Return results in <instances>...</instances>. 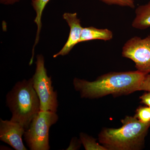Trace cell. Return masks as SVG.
<instances>
[{
  "label": "cell",
  "mask_w": 150,
  "mask_h": 150,
  "mask_svg": "<svg viewBox=\"0 0 150 150\" xmlns=\"http://www.w3.org/2000/svg\"><path fill=\"white\" fill-rule=\"evenodd\" d=\"M136 16L132 26L136 29L145 30L150 27V1L145 4L139 6L135 10Z\"/></svg>",
  "instance_id": "cell-10"
},
{
  "label": "cell",
  "mask_w": 150,
  "mask_h": 150,
  "mask_svg": "<svg viewBox=\"0 0 150 150\" xmlns=\"http://www.w3.org/2000/svg\"><path fill=\"white\" fill-rule=\"evenodd\" d=\"M63 17L69 26V35L67 42L62 50L53 56L54 58L59 56H64L69 54L73 48L78 43H80L83 29L81 25L80 20L78 18L76 13H66L64 14Z\"/></svg>",
  "instance_id": "cell-8"
},
{
  "label": "cell",
  "mask_w": 150,
  "mask_h": 150,
  "mask_svg": "<svg viewBox=\"0 0 150 150\" xmlns=\"http://www.w3.org/2000/svg\"><path fill=\"white\" fill-rule=\"evenodd\" d=\"M141 103L150 108V92L145 93L140 97Z\"/></svg>",
  "instance_id": "cell-17"
},
{
  "label": "cell",
  "mask_w": 150,
  "mask_h": 150,
  "mask_svg": "<svg viewBox=\"0 0 150 150\" xmlns=\"http://www.w3.org/2000/svg\"><path fill=\"white\" fill-rule=\"evenodd\" d=\"M80 139L86 150H108L96 142V139L83 133L80 134Z\"/></svg>",
  "instance_id": "cell-12"
},
{
  "label": "cell",
  "mask_w": 150,
  "mask_h": 150,
  "mask_svg": "<svg viewBox=\"0 0 150 150\" xmlns=\"http://www.w3.org/2000/svg\"><path fill=\"white\" fill-rule=\"evenodd\" d=\"M113 38L112 31L107 28L99 29L93 26L83 28L80 43L94 40H110Z\"/></svg>",
  "instance_id": "cell-9"
},
{
  "label": "cell",
  "mask_w": 150,
  "mask_h": 150,
  "mask_svg": "<svg viewBox=\"0 0 150 150\" xmlns=\"http://www.w3.org/2000/svg\"><path fill=\"white\" fill-rule=\"evenodd\" d=\"M135 118L144 123L150 122V108L148 106H141L136 110Z\"/></svg>",
  "instance_id": "cell-13"
},
{
  "label": "cell",
  "mask_w": 150,
  "mask_h": 150,
  "mask_svg": "<svg viewBox=\"0 0 150 150\" xmlns=\"http://www.w3.org/2000/svg\"><path fill=\"white\" fill-rule=\"evenodd\" d=\"M35 73L32 79L33 88L39 97L40 111L56 112L59 107L58 93L54 90L51 76L47 75L43 55H37Z\"/></svg>",
  "instance_id": "cell-5"
},
{
  "label": "cell",
  "mask_w": 150,
  "mask_h": 150,
  "mask_svg": "<svg viewBox=\"0 0 150 150\" xmlns=\"http://www.w3.org/2000/svg\"><path fill=\"white\" fill-rule=\"evenodd\" d=\"M139 91L150 92V74L145 76L144 79L140 86Z\"/></svg>",
  "instance_id": "cell-15"
},
{
  "label": "cell",
  "mask_w": 150,
  "mask_h": 150,
  "mask_svg": "<svg viewBox=\"0 0 150 150\" xmlns=\"http://www.w3.org/2000/svg\"><path fill=\"white\" fill-rule=\"evenodd\" d=\"M25 130L21 125L11 120L0 119V140L16 150H27L23 142Z\"/></svg>",
  "instance_id": "cell-7"
},
{
  "label": "cell",
  "mask_w": 150,
  "mask_h": 150,
  "mask_svg": "<svg viewBox=\"0 0 150 150\" xmlns=\"http://www.w3.org/2000/svg\"><path fill=\"white\" fill-rule=\"evenodd\" d=\"M82 143L80 139L79 140L76 137H74L71 140L69 146L66 149L67 150H75L79 149Z\"/></svg>",
  "instance_id": "cell-16"
},
{
  "label": "cell",
  "mask_w": 150,
  "mask_h": 150,
  "mask_svg": "<svg viewBox=\"0 0 150 150\" xmlns=\"http://www.w3.org/2000/svg\"><path fill=\"white\" fill-rule=\"evenodd\" d=\"M146 75L137 70L111 72L98 77L93 81L75 78L73 85L82 98L95 99L108 95H127L139 91Z\"/></svg>",
  "instance_id": "cell-1"
},
{
  "label": "cell",
  "mask_w": 150,
  "mask_h": 150,
  "mask_svg": "<svg viewBox=\"0 0 150 150\" xmlns=\"http://www.w3.org/2000/svg\"><path fill=\"white\" fill-rule=\"evenodd\" d=\"M50 1V0H32L31 1V5L35 10L36 14L34 20V22L36 23L37 25V31L35 41V44H38L39 42L40 33L42 26L41 18L43 11L46 5Z\"/></svg>",
  "instance_id": "cell-11"
},
{
  "label": "cell",
  "mask_w": 150,
  "mask_h": 150,
  "mask_svg": "<svg viewBox=\"0 0 150 150\" xmlns=\"http://www.w3.org/2000/svg\"><path fill=\"white\" fill-rule=\"evenodd\" d=\"M108 5H117L127 7L131 8H135L134 0H100Z\"/></svg>",
  "instance_id": "cell-14"
},
{
  "label": "cell",
  "mask_w": 150,
  "mask_h": 150,
  "mask_svg": "<svg viewBox=\"0 0 150 150\" xmlns=\"http://www.w3.org/2000/svg\"><path fill=\"white\" fill-rule=\"evenodd\" d=\"M118 129L105 128L98 135L100 143L108 150H137L142 149L150 122L144 123L135 117L126 116Z\"/></svg>",
  "instance_id": "cell-2"
},
{
  "label": "cell",
  "mask_w": 150,
  "mask_h": 150,
  "mask_svg": "<svg viewBox=\"0 0 150 150\" xmlns=\"http://www.w3.org/2000/svg\"><path fill=\"white\" fill-rule=\"evenodd\" d=\"M20 0H0L1 4L6 5H13L15 3L18 2Z\"/></svg>",
  "instance_id": "cell-18"
},
{
  "label": "cell",
  "mask_w": 150,
  "mask_h": 150,
  "mask_svg": "<svg viewBox=\"0 0 150 150\" xmlns=\"http://www.w3.org/2000/svg\"><path fill=\"white\" fill-rule=\"evenodd\" d=\"M122 56L134 62L137 71L150 74V35L144 38L134 36L123 45Z\"/></svg>",
  "instance_id": "cell-6"
},
{
  "label": "cell",
  "mask_w": 150,
  "mask_h": 150,
  "mask_svg": "<svg viewBox=\"0 0 150 150\" xmlns=\"http://www.w3.org/2000/svg\"><path fill=\"white\" fill-rule=\"evenodd\" d=\"M59 119L56 112L40 111L35 115L23 135L30 150H49V130Z\"/></svg>",
  "instance_id": "cell-4"
},
{
  "label": "cell",
  "mask_w": 150,
  "mask_h": 150,
  "mask_svg": "<svg viewBox=\"0 0 150 150\" xmlns=\"http://www.w3.org/2000/svg\"><path fill=\"white\" fill-rule=\"evenodd\" d=\"M6 104L12 113L10 120L27 130L40 111V100L33 88L32 78L17 82L7 94Z\"/></svg>",
  "instance_id": "cell-3"
}]
</instances>
